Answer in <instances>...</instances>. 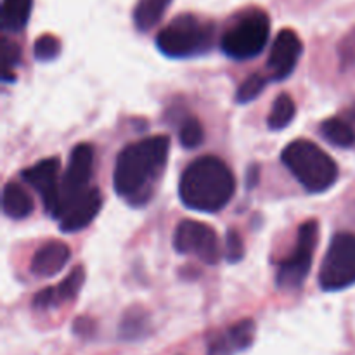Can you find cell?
<instances>
[{
  "instance_id": "obj_1",
  "label": "cell",
  "mask_w": 355,
  "mask_h": 355,
  "mask_svg": "<svg viewBox=\"0 0 355 355\" xmlns=\"http://www.w3.org/2000/svg\"><path fill=\"white\" fill-rule=\"evenodd\" d=\"M170 139L155 135L128 144L116 158L113 173L114 191L132 207H144L153 196L155 184L165 170Z\"/></svg>"
},
{
  "instance_id": "obj_2",
  "label": "cell",
  "mask_w": 355,
  "mask_h": 355,
  "mask_svg": "<svg viewBox=\"0 0 355 355\" xmlns=\"http://www.w3.org/2000/svg\"><path fill=\"white\" fill-rule=\"evenodd\" d=\"M234 189L236 180L231 168L217 156H201L184 170L179 196L191 210L215 214L232 200Z\"/></svg>"
},
{
  "instance_id": "obj_3",
  "label": "cell",
  "mask_w": 355,
  "mask_h": 355,
  "mask_svg": "<svg viewBox=\"0 0 355 355\" xmlns=\"http://www.w3.org/2000/svg\"><path fill=\"white\" fill-rule=\"evenodd\" d=\"M284 166L309 193H324L338 180L335 159L307 139H297L283 149Z\"/></svg>"
},
{
  "instance_id": "obj_4",
  "label": "cell",
  "mask_w": 355,
  "mask_h": 355,
  "mask_svg": "<svg viewBox=\"0 0 355 355\" xmlns=\"http://www.w3.org/2000/svg\"><path fill=\"white\" fill-rule=\"evenodd\" d=\"M214 38V23L194 14H180L159 31L156 45L168 58L187 59L210 51Z\"/></svg>"
},
{
  "instance_id": "obj_5",
  "label": "cell",
  "mask_w": 355,
  "mask_h": 355,
  "mask_svg": "<svg viewBox=\"0 0 355 355\" xmlns=\"http://www.w3.org/2000/svg\"><path fill=\"white\" fill-rule=\"evenodd\" d=\"M270 37V19L266 10L248 9L239 14L220 40L222 52L236 61L253 59L263 51Z\"/></svg>"
},
{
  "instance_id": "obj_6",
  "label": "cell",
  "mask_w": 355,
  "mask_h": 355,
  "mask_svg": "<svg viewBox=\"0 0 355 355\" xmlns=\"http://www.w3.org/2000/svg\"><path fill=\"white\" fill-rule=\"evenodd\" d=\"M319 284L324 291H342L355 284V234L333 236L322 260Z\"/></svg>"
},
{
  "instance_id": "obj_7",
  "label": "cell",
  "mask_w": 355,
  "mask_h": 355,
  "mask_svg": "<svg viewBox=\"0 0 355 355\" xmlns=\"http://www.w3.org/2000/svg\"><path fill=\"white\" fill-rule=\"evenodd\" d=\"M319 239V224L307 220L298 229L297 246L293 252L279 263L276 274V286L283 291L298 290L307 279L314 260L315 246Z\"/></svg>"
},
{
  "instance_id": "obj_8",
  "label": "cell",
  "mask_w": 355,
  "mask_h": 355,
  "mask_svg": "<svg viewBox=\"0 0 355 355\" xmlns=\"http://www.w3.org/2000/svg\"><path fill=\"white\" fill-rule=\"evenodd\" d=\"M173 248L182 255H196L208 266H215L222 257L220 241L214 229L198 220H182L177 225Z\"/></svg>"
},
{
  "instance_id": "obj_9",
  "label": "cell",
  "mask_w": 355,
  "mask_h": 355,
  "mask_svg": "<svg viewBox=\"0 0 355 355\" xmlns=\"http://www.w3.org/2000/svg\"><path fill=\"white\" fill-rule=\"evenodd\" d=\"M94 172V149L90 144H78L69 155L68 166L61 179V191H59V205L55 214L58 218L62 208L90 189V179Z\"/></svg>"
},
{
  "instance_id": "obj_10",
  "label": "cell",
  "mask_w": 355,
  "mask_h": 355,
  "mask_svg": "<svg viewBox=\"0 0 355 355\" xmlns=\"http://www.w3.org/2000/svg\"><path fill=\"white\" fill-rule=\"evenodd\" d=\"M24 182L38 191L45 205V210L51 215L55 214L59 205V191H61V162L58 156L45 158L35 163L30 168L21 172Z\"/></svg>"
},
{
  "instance_id": "obj_11",
  "label": "cell",
  "mask_w": 355,
  "mask_h": 355,
  "mask_svg": "<svg viewBox=\"0 0 355 355\" xmlns=\"http://www.w3.org/2000/svg\"><path fill=\"white\" fill-rule=\"evenodd\" d=\"M304 52V44L297 31L293 30H281L274 40L272 49H270L267 68L270 71V78L276 82H283L297 68L298 61Z\"/></svg>"
},
{
  "instance_id": "obj_12",
  "label": "cell",
  "mask_w": 355,
  "mask_h": 355,
  "mask_svg": "<svg viewBox=\"0 0 355 355\" xmlns=\"http://www.w3.org/2000/svg\"><path fill=\"white\" fill-rule=\"evenodd\" d=\"M103 207V194L97 187H90L78 198L69 201L58 215L59 227L64 232H78L85 229Z\"/></svg>"
},
{
  "instance_id": "obj_13",
  "label": "cell",
  "mask_w": 355,
  "mask_h": 355,
  "mask_svg": "<svg viewBox=\"0 0 355 355\" xmlns=\"http://www.w3.org/2000/svg\"><path fill=\"white\" fill-rule=\"evenodd\" d=\"M255 333V321L243 319V321L232 324L227 331L214 336L208 343L207 355H236L243 352L253 343Z\"/></svg>"
},
{
  "instance_id": "obj_14",
  "label": "cell",
  "mask_w": 355,
  "mask_h": 355,
  "mask_svg": "<svg viewBox=\"0 0 355 355\" xmlns=\"http://www.w3.org/2000/svg\"><path fill=\"white\" fill-rule=\"evenodd\" d=\"M83 281H85V269L82 266H76L58 286L38 291L33 298V307L38 311H47V309H54L66 302H71L80 293Z\"/></svg>"
},
{
  "instance_id": "obj_15",
  "label": "cell",
  "mask_w": 355,
  "mask_h": 355,
  "mask_svg": "<svg viewBox=\"0 0 355 355\" xmlns=\"http://www.w3.org/2000/svg\"><path fill=\"white\" fill-rule=\"evenodd\" d=\"M71 257V250L62 241H51L37 250L30 263L35 277H54L61 272Z\"/></svg>"
},
{
  "instance_id": "obj_16",
  "label": "cell",
  "mask_w": 355,
  "mask_h": 355,
  "mask_svg": "<svg viewBox=\"0 0 355 355\" xmlns=\"http://www.w3.org/2000/svg\"><path fill=\"white\" fill-rule=\"evenodd\" d=\"M3 214L14 220H23L33 214V200L28 191L17 182L6 184L2 193Z\"/></svg>"
},
{
  "instance_id": "obj_17",
  "label": "cell",
  "mask_w": 355,
  "mask_h": 355,
  "mask_svg": "<svg viewBox=\"0 0 355 355\" xmlns=\"http://www.w3.org/2000/svg\"><path fill=\"white\" fill-rule=\"evenodd\" d=\"M33 0H2V28L6 31H21L28 24Z\"/></svg>"
},
{
  "instance_id": "obj_18",
  "label": "cell",
  "mask_w": 355,
  "mask_h": 355,
  "mask_svg": "<svg viewBox=\"0 0 355 355\" xmlns=\"http://www.w3.org/2000/svg\"><path fill=\"white\" fill-rule=\"evenodd\" d=\"M172 0H139L134 9V24L139 31H149L162 21Z\"/></svg>"
},
{
  "instance_id": "obj_19",
  "label": "cell",
  "mask_w": 355,
  "mask_h": 355,
  "mask_svg": "<svg viewBox=\"0 0 355 355\" xmlns=\"http://www.w3.org/2000/svg\"><path fill=\"white\" fill-rule=\"evenodd\" d=\"M321 132L322 137L336 148L347 149L355 146V130L342 118H328L322 121Z\"/></svg>"
},
{
  "instance_id": "obj_20",
  "label": "cell",
  "mask_w": 355,
  "mask_h": 355,
  "mask_svg": "<svg viewBox=\"0 0 355 355\" xmlns=\"http://www.w3.org/2000/svg\"><path fill=\"white\" fill-rule=\"evenodd\" d=\"M295 113H297L295 101L288 94H281L272 103L270 113L267 116V125H269L270 130H283L293 121Z\"/></svg>"
},
{
  "instance_id": "obj_21",
  "label": "cell",
  "mask_w": 355,
  "mask_h": 355,
  "mask_svg": "<svg viewBox=\"0 0 355 355\" xmlns=\"http://www.w3.org/2000/svg\"><path fill=\"white\" fill-rule=\"evenodd\" d=\"M179 141L184 148L187 149H194L198 146L203 144L205 141V130H203V125L200 123L198 118H186L180 125V130H179Z\"/></svg>"
},
{
  "instance_id": "obj_22",
  "label": "cell",
  "mask_w": 355,
  "mask_h": 355,
  "mask_svg": "<svg viewBox=\"0 0 355 355\" xmlns=\"http://www.w3.org/2000/svg\"><path fill=\"white\" fill-rule=\"evenodd\" d=\"M267 85V78L260 73H253L250 75L245 82L239 85L238 92H236V99H238L239 104H246V103H252L255 101L257 97L260 96L263 89Z\"/></svg>"
},
{
  "instance_id": "obj_23",
  "label": "cell",
  "mask_w": 355,
  "mask_h": 355,
  "mask_svg": "<svg viewBox=\"0 0 355 355\" xmlns=\"http://www.w3.org/2000/svg\"><path fill=\"white\" fill-rule=\"evenodd\" d=\"M146 324H148V318H146L141 309H135L134 312H127V315H125L120 324L121 338H139L141 333L146 329Z\"/></svg>"
},
{
  "instance_id": "obj_24",
  "label": "cell",
  "mask_w": 355,
  "mask_h": 355,
  "mask_svg": "<svg viewBox=\"0 0 355 355\" xmlns=\"http://www.w3.org/2000/svg\"><path fill=\"white\" fill-rule=\"evenodd\" d=\"M61 52V42L58 37H52V35H42L37 38L33 47L35 59L40 62H49L54 61L55 58Z\"/></svg>"
},
{
  "instance_id": "obj_25",
  "label": "cell",
  "mask_w": 355,
  "mask_h": 355,
  "mask_svg": "<svg viewBox=\"0 0 355 355\" xmlns=\"http://www.w3.org/2000/svg\"><path fill=\"white\" fill-rule=\"evenodd\" d=\"M21 61V49L19 45L10 42L9 38L2 40V62H3V80L6 82H12L16 78L14 75V68L19 66Z\"/></svg>"
},
{
  "instance_id": "obj_26",
  "label": "cell",
  "mask_w": 355,
  "mask_h": 355,
  "mask_svg": "<svg viewBox=\"0 0 355 355\" xmlns=\"http://www.w3.org/2000/svg\"><path fill=\"white\" fill-rule=\"evenodd\" d=\"M245 257V243H243L241 234L234 229H229L225 236V259L227 262L236 263Z\"/></svg>"
},
{
  "instance_id": "obj_27",
  "label": "cell",
  "mask_w": 355,
  "mask_h": 355,
  "mask_svg": "<svg viewBox=\"0 0 355 355\" xmlns=\"http://www.w3.org/2000/svg\"><path fill=\"white\" fill-rule=\"evenodd\" d=\"M338 55L343 68H350V66L355 64V28L340 44Z\"/></svg>"
},
{
  "instance_id": "obj_28",
  "label": "cell",
  "mask_w": 355,
  "mask_h": 355,
  "mask_svg": "<svg viewBox=\"0 0 355 355\" xmlns=\"http://www.w3.org/2000/svg\"><path fill=\"white\" fill-rule=\"evenodd\" d=\"M94 328V322L90 321V319H76L75 322V333H78V335H89L90 331H92Z\"/></svg>"
}]
</instances>
